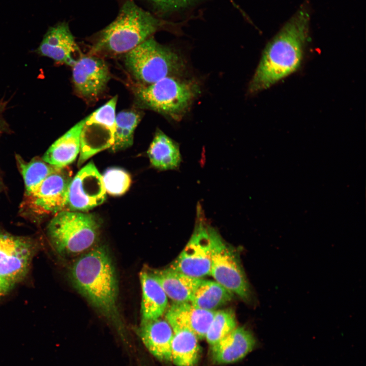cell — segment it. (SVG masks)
Segmentation results:
<instances>
[{"mask_svg":"<svg viewBox=\"0 0 366 366\" xmlns=\"http://www.w3.org/2000/svg\"><path fill=\"white\" fill-rule=\"evenodd\" d=\"M310 14L303 4L266 46L249 86L250 94L266 89L295 72L309 37Z\"/></svg>","mask_w":366,"mask_h":366,"instance_id":"6da1fadb","label":"cell"},{"mask_svg":"<svg viewBox=\"0 0 366 366\" xmlns=\"http://www.w3.org/2000/svg\"><path fill=\"white\" fill-rule=\"evenodd\" d=\"M70 277L90 304L107 318L119 322L117 280L105 248L98 247L79 257L71 267Z\"/></svg>","mask_w":366,"mask_h":366,"instance_id":"7a4b0ae2","label":"cell"},{"mask_svg":"<svg viewBox=\"0 0 366 366\" xmlns=\"http://www.w3.org/2000/svg\"><path fill=\"white\" fill-rule=\"evenodd\" d=\"M160 26L159 20L127 1L116 19L100 33L89 54H125L150 38Z\"/></svg>","mask_w":366,"mask_h":366,"instance_id":"3957f363","label":"cell"},{"mask_svg":"<svg viewBox=\"0 0 366 366\" xmlns=\"http://www.w3.org/2000/svg\"><path fill=\"white\" fill-rule=\"evenodd\" d=\"M132 89L139 108L179 120L199 94L200 85L194 79L168 76L147 85L136 84Z\"/></svg>","mask_w":366,"mask_h":366,"instance_id":"277c9868","label":"cell"},{"mask_svg":"<svg viewBox=\"0 0 366 366\" xmlns=\"http://www.w3.org/2000/svg\"><path fill=\"white\" fill-rule=\"evenodd\" d=\"M125 64L137 84L147 85L168 76H182V57L150 37L125 54Z\"/></svg>","mask_w":366,"mask_h":366,"instance_id":"5b68a950","label":"cell"},{"mask_svg":"<svg viewBox=\"0 0 366 366\" xmlns=\"http://www.w3.org/2000/svg\"><path fill=\"white\" fill-rule=\"evenodd\" d=\"M99 223L89 214L63 210L49 222L47 232L54 249L60 255H76L88 250L96 241Z\"/></svg>","mask_w":366,"mask_h":366,"instance_id":"8992f818","label":"cell"},{"mask_svg":"<svg viewBox=\"0 0 366 366\" xmlns=\"http://www.w3.org/2000/svg\"><path fill=\"white\" fill-rule=\"evenodd\" d=\"M197 209L193 233L184 249L169 268L193 278L202 279L210 276L211 227L206 223L201 207L199 206Z\"/></svg>","mask_w":366,"mask_h":366,"instance_id":"52a82bcc","label":"cell"},{"mask_svg":"<svg viewBox=\"0 0 366 366\" xmlns=\"http://www.w3.org/2000/svg\"><path fill=\"white\" fill-rule=\"evenodd\" d=\"M211 259L210 276L233 294L245 300L250 298V289L239 261L234 251L219 233L211 227Z\"/></svg>","mask_w":366,"mask_h":366,"instance_id":"ba28073f","label":"cell"},{"mask_svg":"<svg viewBox=\"0 0 366 366\" xmlns=\"http://www.w3.org/2000/svg\"><path fill=\"white\" fill-rule=\"evenodd\" d=\"M117 96H115L104 105L84 118L80 137V156L78 164L81 165L89 158L104 149L110 147L114 137L115 109Z\"/></svg>","mask_w":366,"mask_h":366,"instance_id":"9c48e42d","label":"cell"},{"mask_svg":"<svg viewBox=\"0 0 366 366\" xmlns=\"http://www.w3.org/2000/svg\"><path fill=\"white\" fill-rule=\"evenodd\" d=\"M38 249L29 238L0 232V277L15 284L22 281Z\"/></svg>","mask_w":366,"mask_h":366,"instance_id":"30bf717a","label":"cell"},{"mask_svg":"<svg viewBox=\"0 0 366 366\" xmlns=\"http://www.w3.org/2000/svg\"><path fill=\"white\" fill-rule=\"evenodd\" d=\"M72 67V79L77 95L86 102L96 101L105 90L110 74L105 60L95 55L81 56Z\"/></svg>","mask_w":366,"mask_h":366,"instance_id":"8fae6325","label":"cell"},{"mask_svg":"<svg viewBox=\"0 0 366 366\" xmlns=\"http://www.w3.org/2000/svg\"><path fill=\"white\" fill-rule=\"evenodd\" d=\"M105 198L102 175L91 162L72 179L67 207L71 211H87L101 204Z\"/></svg>","mask_w":366,"mask_h":366,"instance_id":"7c38bea8","label":"cell"},{"mask_svg":"<svg viewBox=\"0 0 366 366\" xmlns=\"http://www.w3.org/2000/svg\"><path fill=\"white\" fill-rule=\"evenodd\" d=\"M66 167L49 175L30 197V206L40 214H56L68 206L72 173Z\"/></svg>","mask_w":366,"mask_h":366,"instance_id":"4fadbf2b","label":"cell"},{"mask_svg":"<svg viewBox=\"0 0 366 366\" xmlns=\"http://www.w3.org/2000/svg\"><path fill=\"white\" fill-rule=\"evenodd\" d=\"M215 312L198 308L190 302H174L166 311L165 319L173 330H188L201 340L205 338Z\"/></svg>","mask_w":366,"mask_h":366,"instance_id":"5bb4252c","label":"cell"},{"mask_svg":"<svg viewBox=\"0 0 366 366\" xmlns=\"http://www.w3.org/2000/svg\"><path fill=\"white\" fill-rule=\"evenodd\" d=\"M78 51V45L66 22L50 27L37 49L40 55L49 57L57 63L71 66L76 60L73 57V54Z\"/></svg>","mask_w":366,"mask_h":366,"instance_id":"9a60e30c","label":"cell"},{"mask_svg":"<svg viewBox=\"0 0 366 366\" xmlns=\"http://www.w3.org/2000/svg\"><path fill=\"white\" fill-rule=\"evenodd\" d=\"M256 344L252 332L243 327H236L215 345L211 346V357L218 364L239 360L250 352Z\"/></svg>","mask_w":366,"mask_h":366,"instance_id":"2e32d148","label":"cell"},{"mask_svg":"<svg viewBox=\"0 0 366 366\" xmlns=\"http://www.w3.org/2000/svg\"><path fill=\"white\" fill-rule=\"evenodd\" d=\"M139 334L149 351L164 362H171L173 331L166 319L161 318L141 322Z\"/></svg>","mask_w":366,"mask_h":366,"instance_id":"e0dca14e","label":"cell"},{"mask_svg":"<svg viewBox=\"0 0 366 366\" xmlns=\"http://www.w3.org/2000/svg\"><path fill=\"white\" fill-rule=\"evenodd\" d=\"M84 119L77 123L56 140L46 151L43 161L58 168H64L74 162L80 152V137Z\"/></svg>","mask_w":366,"mask_h":366,"instance_id":"ac0fdd59","label":"cell"},{"mask_svg":"<svg viewBox=\"0 0 366 366\" xmlns=\"http://www.w3.org/2000/svg\"><path fill=\"white\" fill-rule=\"evenodd\" d=\"M167 297L174 302H190L202 279L193 278L170 268L151 272Z\"/></svg>","mask_w":366,"mask_h":366,"instance_id":"d6986e66","label":"cell"},{"mask_svg":"<svg viewBox=\"0 0 366 366\" xmlns=\"http://www.w3.org/2000/svg\"><path fill=\"white\" fill-rule=\"evenodd\" d=\"M142 289L141 322L161 318L166 311L168 297L151 272L140 273Z\"/></svg>","mask_w":366,"mask_h":366,"instance_id":"ffe728a7","label":"cell"},{"mask_svg":"<svg viewBox=\"0 0 366 366\" xmlns=\"http://www.w3.org/2000/svg\"><path fill=\"white\" fill-rule=\"evenodd\" d=\"M147 155L152 166L161 170L176 169L181 160L178 144L160 130L155 133Z\"/></svg>","mask_w":366,"mask_h":366,"instance_id":"44dd1931","label":"cell"},{"mask_svg":"<svg viewBox=\"0 0 366 366\" xmlns=\"http://www.w3.org/2000/svg\"><path fill=\"white\" fill-rule=\"evenodd\" d=\"M171 343V362L176 366H195L199 354L198 339L192 332L174 329Z\"/></svg>","mask_w":366,"mask_h":366,"instance_id":"7402d4cb","label":"cell"},{"mask_svg":"<svg viewBox=\"0 0 366 366\" xmlns=\"http://www.w3.org/2000/svg\"><path fill=\"white\" fill-rule=\"evenodd\" d=\"M233 293L216 281L202 280L190 302L201 309L215 311L230 301Z\"/></svg>","mask_w":366,"mask_h":366,"instance_id":"603a6c76","label":"cell"},{"mask_svg":"<svg viewBox=\"0 0 366 366\" xmlns=\"http://www.w3.org/2000/svg\"><path fill=\"white\" fill-rule=\"evenodd\" d=\"M141 113L136 110L121 111L115 116L113 151L131 146L134 131L141 119Z\"/></svg>","mask_w":366,"mask_h":366,"instance_id":"cb8c5ba5","label":"cell"},{"mask_svg":"<svg viewBox=\"0 0 366 366\" xmlns=\"http://www.w3.org/2000/svg\"><path fill=\"white\" fill-rule=\"evenodd\" d=\"M18 163L28 196L34 193L49 175L60 168L40 160L26 163L19 159Z\"/></svg>","mask_w":366,"mask_h":366,"instance_id":"d4e9b609","label":"cell"},{"mask_svg":"<svg viewBox=\"0 0 366 366\" xmlns=\"http://www.w3.org/2000/svg\"><path fill=\"white\" fill-rule=\"evenodd\" d=\"M237 327L234 312L231 309L215 311L205 339L211 346L215 345Z\"/></svg>","mask_w":366,"mask_h":366,"instance_id":"484cf974","label":"cell"},{"mask_svg":"<svg viewBox=\"0 0 366 366\" xmlns=\"http://www.w3.org/2000/svg\"><path fill=\"white\" fill-rule=\"evenodd\" d=\"M106 192L113 196H119L129 189L131 178L125 170L116 167L107 169L102 175Z\"/></svg>","mask_w":366,"mask_h":366,"instance_id":"4316f807","label":"cell"},{"mask_svg":"<svg viewBox=\"0 0 366 366\" xmlns=\"http://www.w3.org/2000/svg\"><path fill=\"white\" fill-rule=\"evenodd\" d=\"M163 10H175L187 6L191 0H150Z\"/></svg>","mask_w":366,"mask_h":366,"instance_id":"83f0119b","label":"cell"},{"mask_svg":"<svg viewBox=\"0 0 366 366\" xmlns=\"http://www.w3.org/2000/svg\"><path fill=\"white\" fill-rule=\"evenodd\" d=\"M16 284L0 277V297L10 292Z\"/></svg>","mask_w":366,"mask_h":366,"instance_id":"f1b7e54d","label":"cell"},{"mask_svg":"<svg viewBox=\"0 0 366 366\" xmlns=\"http://www.w3.org/2000/svg\"><path fill=\"white\" fill-rule=\"evenodd\" d=\"M1 119H0V127H1Z\"/></svg>","mask_w":366,"mask_h":366,"instance_id":"f546056e","label":"cell"}]
</instances>
